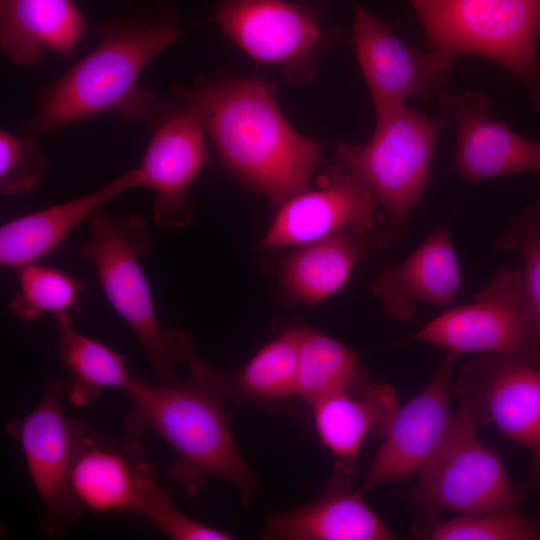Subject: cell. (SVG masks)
<instances>
[{
  "label": "cell",
  "instance_id": "obj_18",
  "mask_svg": "<svg viewBox=\"0 0 540 540\" xmlns=\"http://www.w3.org/2000/svg\"><path fill=\"white\" fill-rule=\"evenodd\" d=\"M395 239L387 226L369 232L346 227L295 246L278 267V293L286 302L317 306L345 286L359 261Z\"/></svg>",
  "mask_w": 540,
  "mask_h": 540
},
{
  "label": "cell",
  "instance_id": "obj_10",
  "mask_svg": "<svg viewBox=\"0 0 540 540\" xmlns=\"http://www.w3.org/2000/svg\"><path fill=\"white\" fill-rule=\"evenodd\" d=\"M456 389L477 424H494L530 452L528 484L540 489V368L485 353L465 366Z\"/></svg>",
  "mask_w": 540,
  "mask_h": 540
},
{
  "label": "cell",
  "instance_id": "obj_2",
  "mask_svg": "<svg viewBox=\"0 0 540 540\" xmlns=\"http://www.w3.org/2000/svg\"><path fill=\"white\" fill-rule=\"evenodd\" d=\"M189 375L173 384H147L132 377L124 389L131 407L124 416L127 435L146 430L160 435L175 451L168 474L196 497L210 477L231 483L242 504L255 496L259 482L230 429L224 404L229 401L228 373L194 356Z\"/></svg>",
  "mask_w": 540,
  "mask_h": 540
},
{
  "label": "cell",
  "instance_id": "obj_1",
  "mask_svg": "<svg viewBox=\"0 0 540 540\" xmlns=\"http://www.w3.org/2000/svg\"><path fill=\"white\" fill-rule=\"evenodd\" d=\"M174 94L200 121L238 183L279 208L309 189L321 161L318 142L295 131L269 86L255 78H214Z\"/></svg>",
  "mask_w": 540,
  "mask_h": 540
},
{
  "label": "cell",
  "instance_id": "obj_21",
  "mask_svg": "<svg viewBox=\"0 0 540 540\" xmlns=\"http://www.w3.org/2000/svg\"><path fill=\"white\" fill-rule=\"evenodd\" d=\"M141 186L137 168L83 196L29 213L0 228V264L15 273L62 245L70 232L119 194Z\"/></svg>",
  "mask_w": 540,
  "mask_h": 540
},
{
  "label": "cell",
  "instance_id": "obj_9",
  "mask_svg": "<svg viewBox=\"0 0 540 540\" xmlns=\"http://www.w3.org/2000/svg\"><path fill=\"white\" fill-rule=\"evenodd\" d=\"M62 377L49 378L38 404L23 417L10 418L5 431L23 452L27 469L42 501L37 524L45 536H63L84 508L71 487V418L64 412Z\"/></svg>",
  "mask_w": 540,
  "mask_h": 540
},
{
  "label": "cell",
  "instance_id": "obj_28",
  "mask_svg": "<svg viewBox=\"0 0 540 540\" xmlns=\"http://www.w3.org/2000/svg\"><path fill=\"white\" fill-rule=\"evenodd\" d=\"M431 540H538L540 523L528 520L516 510L458 518L429 524L419 533Z\"/></svg>",
  "mask_w": 540,
  "mask_h": 540
},
{
  "label": "cell",
  "instance_id": "obj_11",
  "mask_svg": "<svg viewBox=\"0 0 540 540\" xmlns=\"http://www.w3.org/2000/svg\"><path fill=\"white\" fill-rule=\"evenodd\" d=\"M71 487L84 509L138 515L160 486L135 437L105 435L71 418Z\"/></svg>",
  "mask_w": 540,
  "mask_h": 540
},
{
  "label": "cell",
  "instance_id": "obj_13",
  "mask_svg": "<svg viewBox=\"0 0 540 540\" xmlns=\"http://www.w3.org/2000/svg\"><path fill=\"white\" fill-rule=\"evenodd\" d=\"M378 204L367 186L337 161L319 177L317 189H307L278 208L260 247L298 246L346 227L360 232L389 228L386 216L377 213Z\"/></svg>",
  "mask_w": 540,
  "mask_h": 540
},
{
  "label": "cell",
  "instance_id": "obj_19",
  "mask_svg": "<svg viewBox=\"0 0 540 540\" xmlns=\"http://www.w3.org/2000/svg\"><path fill=\"white\" fill-rule=\"evenodd\" d=\"M262 539L267 540H391L397 535L352 489V475L333 468L321 495L310 503L270 514Z\"/></svg>",
  "mask_w": 540,
  "mask_h": 540
},
{
  "label": "cell",
  "instance_id": "obj_6",
  "mask_svg": "<svg viewBox=\"0 0 540 540\" xmlns=\"http://www.w3.org/2000/svg\"><path fill=\"white\" fill-rule=\"evenodd\" d=\"M369 142L339 145L336 158L361 180L385 212L397 238L428 181L435 147L444 129L440 119L404 103L376 110Z\"/></svg>",
  "mask_w": 540,
  "mask_h": 540
},
{
  "label": "cell",
  "instance_id": "obj_3",
  "mask_svg": "<svg viewBox=\"0 0 540 540\" xmlns=\"http://www.w3.org/2000/svg\"><path fill=\"white\" fill-rule=\"evenodd\" d=\"M98 45L44 87L25 133H56L105 112L148 123L162 101L140 87L148 64L181 37L164 15L132 17L98 28Z\"/></svg>",
  "mask_w": 540,
  "mask_h": 540
},
{
  "label": "cell",
  "instance_id": "obj_31",
  "mask_svg": "<svg viewBox=\"0 0 540 540\" xmlns=\"http://www.w3.org/2000/svg\"><path fill=\"white\" fill-rule=\"evenodd\" d=\"M139 516L174 540H230L233 535L222 529L201 524L179 510L172 490L161 485L147 501Z\"/></svg>",
  "mask_w": 540,
  "mask_h": 540
},
{
  "label": "cell",
  "instance_id": "obj_7",
  "mask_svg": "<svg viewBox=\"0 0 540 540\" xmlns=\"http://www.w3.org/2000/svg\"><path fill=\"white\" fill-rule=\"evenodd\" d=\"M476 426L461 404L446 438L406 493V500L429 524L443 511L465 516L504 513L526 499L525 488L510 482L497 453L479 440Z\"/></svg>",
  "mask_w": 540,
  "mask_h": 540
},
{
  "label": "cell",
  "instance_id": "obj_23",
  "mask_svg": "<svg viewBox=\"0 0 540 540\" xmlns=\"http://www.w3.org/2000/svg\"><path fill=\"white\" fill-rule=\"evenodd\" d=\"M87 25L72 0H0V46L14 64H38L46 52L69 56Z\"/></svg>",
  "mask_w": 540,
  "mask_h": 540
},
{
  "label": "cell",
  "instance_id": "obj_12",
  "mask_svg": "<svg viewBox=\"0 0 540 540\" xmlns=\"http://www.w3.org/2000/svg\"><path fill=\"white\" fill-rule=\"evenodd\" d=\"M147 124L151 137L136 167L141 186L155 194L152 215L158 226L184 227L195 215L189 188L207 161L205 131L181 102L162 103Z\"/></svg>",
  "mask_w": 540,
  "mask_h": 540
},
{
  "label": "cell",
  "instance_id": "obj_26",
  "mask_svg": "<svg viewBox=\"0 0 540 540\" xmlns=\"http://www.w3.org/2000/svg\"><path fill=\"white\" fill-rule=\"evenodd\" d=\"M364 376L354 349L303 324L297 396L312 405L324 396L351 387Z\"/></svg>",
  "mask_w": 540,
  "mask_h": 540
},
{
  "label": "cell",
  "instance_id": "obj_24",
  "mask_svg": "<svg viewBox=\"0 0 540 540\" xmlns=\"http://www.w3.org/2000/svg\"><path fill=\"white\" fill-rule=\"evenodd\" d=\"M52 318L57 336L55 354L69 373L65 392L71 404L89 406L105 388L124 391L132 378L125 356L79 332L69 311Z\"/></svg>",
  "mask_w": 540,
  "mask_h": 540
},
{
  "label": "cell",
  "instance_id": "obj_16",
  "mask_svg": "<svg viewBox=\"0 0 540 540\" xmlns=\"http://www.w3.org/2000/svg\"><path fill=\"white\" fill-rule=\"evenodd\" d=\"M213 21L257 61L298 70L325 49V32L300 5L282 0H221Z\"/></svg>",
  "mask_w": 540,
  "mask_h": 540
},
{
  "label": "cell",
  "instance_id": "obj_14",
  "mask_svg": "<svg viewBox=\"0 0 540 540\" xmlns=\"http://www.w3.org/2000/svg\"><path fill=\"white\" fill-rule=\"evenodd\" d=\"M459 357L460 354L448 351L427 385L398 408L358 489L361 494L380 485L410 480L440 447L454 419L450 382Z\"/></svg>",
  "mask_w": 540,
  "mask_h": 540
},
{
  "label": "cell",
  "instance_id": "obj_29",
  "mask_svg": "<svg viewBox=\"0 0 540 540\" xmlns=\"http://www.w3.org/2000/svg\"><path fill=\"white\" fill-rule=\"evenodd\" d=\"M48 166L34 134L0 131V191L7 196L34 191Z\"/></svg>",
  "mask_w": 540,
  "mask_h": 540
},
{
  "label": "cell",
  "instance_id": "obj_4",
  "mask_svg": "<svg viewBox=\"0 0 540 540\" xmlns=\"http://www.w3.org/2000/svg\"><path fill=\"white\" fill-rule=\"evenodd\" d=\"M88 222L91 238L78 248L79 255L95 267L107 300L142 345L156 383L180 381L174 369L189 363L194 346L186 332L160 323L139 262L151 245L144 217L112 216L100 209Z\"/></svg>",
  "mask_w": 540,
  "mask_h": 540
},
{
  "label": "cell",
  "instance_id": "obj_30",
  "mask_svg": "<svg viewBox=\"0 0 540 540\" xmlns=\"http://www.w3.org/2000/svg\"><path fill=\"white\" fill-rule=\"evenodd\" d=\"M494 248L521 251L528 296L540 326V204L529 206L515 216L494 241Z\"/></svg>",
  "mask_w": 540,
  "mask_h": 540
},
{
  "label": "cell",
  "instance_id": "obj_20",
  "mask_svg": "<svg viewBox=\"0 0 540 540\" xmlns=\"http://www.w3.org/2000/svg\"><path fill=\"white\" fill-rule=\"evenodd\" d=\"M460 282L457 257L447 225H443L430 232L405 260L383 269L371 290L384 314L409 321L415 314V302L446 306Z\"/></svg>",
  "mask_w": 540,
  "mask_h": 540
},
{
  "label": "cell",
  "instance_id": "obj_17",
  "mask_svg": "<svg viewBox=\"0 0 540 540\" xmlns=\"http://www.w3.org/2000/svg\"><path fill=\"white\" fill-rule=\"evenodd\" d=\"M353 42L376 110L443 92L452 61L432 50L416 52L360 6L355 7Z\"/></svg>",
  "mask_w": 540,
  "mask_h": 540
},
{
  "label": "cell",
  "instance_id": "obj_22",
  "mask_svg": "<svg viewBox=\"0 0 540 540\" xmlns=\"http://www.w3.org/2000/svg\"><path fill=\"white\" fill-rule=\"evenodd\" d=\"M399 405L387 384L373 383L367 375L347 389L312 404L321 443L336 459L334 468L353 475L361 445L371 433H384Z\"/></svg>",
  "mask_w": 540,
  "mask_h": 540
},
{
  "label": "cell",
  "instance_id": "obj_25",
  "mask_svg": "<svg viewBox=\"0 0 540 540\" xmlns=\"http://www.w3.org/2000/svg\"><path fill=\"white\" fill-rule=\"evenodd\" d=\"M303 323H294L260 348L249 362L228 373L229 401L267 404L296 395Z\"/></svg>",
  "mask_w": 540,
  "mask_h": 540
},
{
  "label": "cell",
  "instance_id": "obj_8",
  "mask_svg": "<svg viewBox=\"0 0 540 540\" xmlns=\"http://www.w3.org/2000/svg\"><path fill=\"white\" fill-rule=\"evenodd\" d=\"M408 340L460 355L501 354L540 368V326L521 270L499 269L471 303L446 310Z\"/></svg>",
  "mask_w": 540,
  "mask_h": 540
},
{
  "label": "cell",
  "instance_id": "obj_5",
  "mask_svg": "<svg viewBox=\"0 0 540 540\" xmlns=\"http://www.w3.org/2000/svg\"><path fill=\"white\" fill-rule=\"evenodd\" d=\"M430 50L492 60L526 86L540 111V0H409Z\"/></svg>",
  "mask_w": 540,
  "mask_h": 540
},
{
  "label": "cell",
  "instance_id": "obj_15",
  "mask_svg": "<svg viewBox=\"0 0 540 540\" xmlns=\"http://www.w3.org/2000/svg\"><path fill=\"white\" fill-rule=\"evenodd\" d=\"M443 128L455 132L451 169L468 182L540 171V141L526 138L493 120L484 94H439Z\"/></svg>",
  "mask_w": 540,
  "mask_h": 540
},
{
  "label": "cell",
  "instance_id": "obj_27",
  "mask_svg": "<svg viewBox=\"0 0 540 540\" xmlns=\"http://www.w3.org/2000/svg\"><path fill=\"white\" fill-rule=\"evenodd\" d=\"M19 289L6 306L7 312L23 322L43 314L51 316L74 309L83 289L81 281L59 269L32 263L17 272Z\"/></svg>",
  "mask_w": 540,
  "mask_h": 540
}]
</instances>
